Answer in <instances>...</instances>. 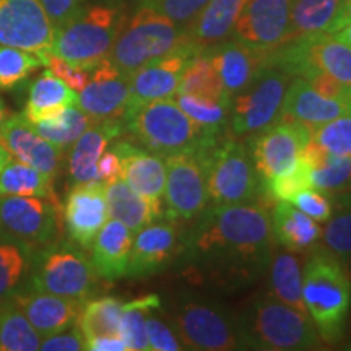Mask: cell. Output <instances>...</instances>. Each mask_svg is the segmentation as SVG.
I'll use <instances>...</instances> for the list:
<instances>
[{
  "instance_id": "cell-1",
  "label": "cell",
  "mask_w": 351,
  "mask_h": 351,
  "mask_svg": "<svg viewBox=\"0 0 351 351\" xmlns=\"http://www.w3.org/2000/svg\"><path fill=\"white\" fill-rule=\"evenodd\" d=\"M271 241L270 215L263 205H208L182 234L181 256L199 282L239 289L269 269Z\"/></svg>"
},
{
  "instance_id": "cell-2",
  "label": "cell",
  "mask_w": 351,
  "mask_h": 351,
  "mask_svg": "<svg viewBox=\"0 0 351 351\" xmlns=\"http://www.w3.org/2000/svg\"><path fill=\"white\" fill-rule=\"evenodd\" d=\"M302 300L322 341L340 343L351 307V280L343 262L324 245L311 249L306 261Z\"/></svg>"
},
{
  "instance_id": "cell-3",
  "label": "cell",
  "mask_w": 351,
  "mask_h": 351,
  "mask_svg": "<svg viewBox=\"0 0 351 351\" xmlns=\"http://www.w3.org/2000/svg\"><path fill=\"white\" fill-rule=\"evenodd\" d=\"M124 125L135 142L163 158L202 150L225 135L197 124L173 99L152 101L132 109L124 116Z\"/></svg>"
},
{
  "instance_id": "cell-4",
  "label": "cell",
  "mask_w": 351,
  "mask_h": 351,
  "mask_svg": "<svg viewBox=\"0 0 351 351\" xmlns=\"http://www.w3.org/2000/svg\"><path fill=\"white\" fill-rule=\"evenodd\" d=\"M244 350H319L322 339L309 314L269 295L258 296L238 317Z\"/></svg>"
},
{
  "instance_id": "cell-5",
  "label": "cell",
  "mask_w": 351,
  "mask_h": 351,
  "mask_svg": "<svg viewBox=\"0 0 351 351\" xmlns=\"http://www.w3.org/2000/svg\"><path fill=\"white\" fill-rule=\"evenodd\" d=\"M125 21V10L121 5H83L77 15L56 28L49 52L75 65L93 69L109 56Z\"/></svg>"
},
{
  "instance_id": "cell-6",
  "label": "cell",
  "mask_w": 351,
  "mask_h": 351,
  "mask_svg": "<svg viewBox=\"0 0 351 351\" xmlns=\"http://www.w3.org/2000/svg\"><path fill=\"white\" fill-rule=\"evenodd\" d=\"M26 287L51 295L88 301L101 278L91 258L73 241H52L34 251Z\"/></svg>"
},
{
  "instance_id": "cell-7",
  "label": "cell",
  "mask_w": 351,
  "mask_h": 351,
  "mask_svg": "<svg viewBox=\"0 0 351 351\" xmlns=\"http://www.w3.org/2000/svg\"><path fill=\"white\" fill-rule=\"evenodd\" d=\"M207 174L208 204H257L265 195L262 179L254 168L247 143L223 135L218 142L199 150Z\"/></svg>"
},
{
  "instance_id": "cell-8",
  "label": "cell",
  "mask_w": 351,
  "mask_h": 351,
  "mask_svg": "<svg viewBox=\"0 0 351 351\" xmlns=\"http://www.w3.org/2000/svg\"><path fill=\"white\" fill-rule=\"evenodd\" d=\"M184 39L186 33L182 26L142 3L134 16L125 21L108 59L122 73L130 75L142 65L169 54Z\"/></svg>"
},
{
  "instance_id": "cell-9",
  "label": "cell",
  "mask_w": 351,
  "mask_h": 351,
  "mask_svg": "<svg viewBox=\"0 0 351 351\" xmlns=\"http://www.w3.org/2000/svg\"><path fill=\"white\" fill-rule=\"evenodd\" d=\"M171 320L186 350H244L238 317L204 298L182 296Z\"/></svg>"
},
{
  "instance_id": "cell-10",
  "label": "cell",
  "mask_w": 351,
  "mask_h": 351,
  "mask_svg": "<svg viewBox=\"0 0 351 351\" xmlns=\"http://www.w3.org/2000/svg\"><path fill=\"white\" fill-rule=\"evenodd\" d=\"M291 75L276 65H270L263 73L230 101L228 130L232 138L252 137L278 119L285 93Z\"/></svg>"
},
{
  "instance_id": "cell-11",
  "label": "cell",
  "mask_w": 351,
  "mask_h": 351,
  "mask_svg": "<svg viewBox=\"0 0 351 351\" xmlns=\"http://www.w3.org/2000/svg\"><path fill=\"white\" fill-rule=\"evenodd\" d=\"M165 218L192 221L208 207L207 174L199 150L181 152L165 158Z\"/></svg>"
},
{
  "instance_id": "cell-12",
  "label": "cell",
  "mask_w": 351,
  "mask_h": 351,
  "mask_svg": "<svg viewBox=\"0 0 351 351\" xmlns=\"http://www.w3.org/2000/svg\"><path fill=\"white\" fill-rule=\"evenodd\" d=\"M0 230L41 247L56 241L60 231V210L56 197H0Z\"/></svg>"
},
{
  "instance_id": "cell-13",
  "label": "cell",
  "mask_w": 351,
  "mask_h": 351,
  "mask_svg": "<svg viewBox=\"0 0 351 351\" xmlns=\"http://www.w3.org/2000/svg\"><path fill=\"white\" fill-rule=\"evenodd\" d=\"M311 127L298 122L275 121L249 138V153L262 182H267L298 163L302 148L311 140Z\"/></svg>"
},
{
  "instance_id": "cell-14",
  "label": "cell",
  "mask_w": 351,
  "mask_h": 351,
  "mask_svg": "<svg viewBox=\"0 0 351 351\" xmlns=\"http://www.w3.org/2000/svg\"><path fill=\"white\" fill-rule=\"evenodd\" d=\"M56 28L39 0H0V46L43 54L54 43Z\"/></svg>"
},
{
  "instance_id": "cell-15",
  "label": "cell",
  "mask_w": 351,
  "mask_h": 351,
  "mask_svg": "<svg viewBox=\"0 0 351 351\" xmlns=\"http://www.w3.org/2000/svg\"><path fill=\"white\" fill-rule=\"evenodd\" d=\"M165 218V217H163ZM182 232L178 221L165 218L153 221L135 232L132 243L127 278L142 280L160 274L181 256Z\"/></svg>"
},
{
  "instance_id": "cell-16",
  "label": "cell",
  "mask_w": 351,
  "mask_h": 351,
  "mask_svg": "<svg viewBox=\"0 0 351 351\" xmlns=\"http://www.w3.org/2000/svg\"><path fill=\"white\" fill-rule=\"evenodd\" d=\"M195 54L197 52L184 39V43L169 54L158 57L134 70L129 75L130 99L125 114L145 103L173 98L187 60Z\"/></svg>"
},
{
  "instance_id": "cell-17",
  "label": "cell",
  "mask_w": 351,
  "mask_h": 351,
  "mask_svg": "<svg viewBox=\"0 0 351 351\" xmlns=\"http://www.w3.org/2000/svg\"><path fill=\"white\" fill-rule=\"evenodd\" d=\"M221 78L228 99L249 88L263 70L270 67L271 51L261 49L239 39H225L217 46L204 51Z\"/></svg>"
},
{
  "instance_id": "cell-18",
  "label": "cell",
  "mask_w": 351,
  "mask_h": 351,
  "mask_svg": "<svg viewBox=\"0 0 351 351\" xmlns=\"http://www.w3.org/2000/svg\"><path fill=\"white\" fill-rule=\"evenodd\" d=\"M62 217L70 239L90 251L96 234L109 219L106 184L101 181L73 184L65 197Z\"/></svg>"
},
{
  "instance_id": "cell-19",
  "label": "cell",
  "mask_w": 351,
  "mask_h": 351,
  "mask_svg": "<svg viewBox=\"0 0 351 351\" xmlns=\"http://www.w3.org/2000/svg\"><path fill=\"white\" fill-rule=\"evenodd\" d=\"M129 99V75L122 73L106 57L91 69L90 82L78 91L77 104L93 121H124Z\"/></svg>"
},
{
  "instance_id": "cell-20",
  "label": "cell",
  "mask_w": 351,
  "mask_h": 351,
  "mask_svg": "<svg viewBox=\"0 0 351 351\" xmlns=\"http://www.w3.org/2000/svg\"><path fill=\"white\" fill-rule=\"evenodd\" d=\"M293 0H247L236 20L232 38L265 51L285 43Z\"/></svg>"
},
{
  "instance_id": "cell-21",
  "label": "cell",
  "mask_w": 351,
  "mask_h": 351,
  "mask_svg": "<svg viewBox=\"0 0 351 351\" xmlns=\"http://www.w3.org/2000/svg\"><path fill=\"white\" fill-rule=\"evenodd\" d=\"M0 143L13 160L43 171L54 181L62 168L64 150L38 135L23 114H10L0 127Z\"/></svg>"
},
{
  "instance_id": "cell-22",
  "label": "cell",
  "mask_w": 351,
  "mask_h": 351,
  "mask_svg": "<svg viewBox=\"0 0 351 351\" xmlns=\"http://www.w3.org/2000/svg\"><path fill=\"white\" fill-rule=\"evenodd\" d=\"M122 158V179L132 191L143 197L152 208L163 218V202L166 189L165 158L137 147L129 140L114 143Z\"/></svg>"
},
{
  "instance_id": "cell-23",
  "label": "cell",
  "mask_w": 351,
  "mask_h": 351,
  "mask_svg": "<svg viewBox=\"0 0 351 351\" xmlns=\"http://www.w3.org/2000/svg\"><path fill=\"white\" fill-rule=\"evenodd\" d=\"M39 335L46 337L75 326L85 301L20 287L12 295Z\"/></svg>"
},
{
  "instance_id": "cell-24",
  "label": "cell",
  "mask_w": 351,
  "mask_h": 351,
  "mask_svg": "<svg viewBox=\"0 0 351 351\" xmlns=\"http://www.w3.org/2000/svg\"><path fill=\"white\" fill-rule=\"evenodd\" d=\"M348 114V101L326 98L302 77H293L276 121L298 122L311 129Z\"/></svg>"
},
{
  "instance_id": "cell-25",
  "label": "cell",
  "mask_w": 351,
  "mask_h": 351,
  "mask_svg": "<svg viewBox=\"0 0 351 351\" xmlns=\"http://www.w3.org/2000/svg\"><path fill=\"white\" fill-rule=\"evenodd\" d=\"M122 119L93 121L69 152V174L73 184L99 181L98 161L112 140L124 134Z\"/></svg>"
},
{
  "instance_id": "cell-26",
  "label": "cell",
  "mask_w": 351,
  "mask_h": 351,
  "mask_svg": "<svg viewBox=\"0 0 351 351\" xmlns=\"http://www.w3.org/2000/svg\"><path fill=\"white\" fill-rule=\"evenodd\" d=\"M245 2L247 0H208L199 15L184 28L189 46L200 54L232 36Z\"/></svg>"
},
{
  "instance_id": "cell-27",
  "label": "cell",
  "mask_w": 351,
  "mask_h": 351,
  "mask_svg": "<svg viewBox=\"0 0 351 351\" xmlns=\"http://www.w3.org/2000/svg\"><path fill=\"white\" fill-rule=\"evenodd\" d=\"M134 231L117 219H108L91 244V263L103 282L114 283L125 278L129 269Z\"/></svg>"
},
{
  "instance_id": "cell-28",
  "label": "cell",
  "mask_w": 351,
  "mask_h": 351,
  "mask_svg": "<svg viewBox=\"0 0 351 351\" xmlns=\"http://www.w3.org/2000/svg\"><path fill=\"white\" fill-rule=\"evenodd\" d=\"M301 156L311 166V186L326 195L351 192V156L324 150L313 138L302 148Z\"/></svg>"
},
{
  "instance_id": "cell-29",
  "label": "cell",
  "mask_w": 351,
  "mask_h": 351,
  "mask_svg": "<svg viewBox=\"0 0 351 351\" xmlns=\"http://www.w3.org/2000/svg\"><path fill=\"white\" fill-rule=\"evenodd\" d=\"M271 238L291 252H302L320 239L322 228L289 202H276L270 215Z\"/></svg>"
},
{
  "instance_id": "cell-30",
  "label": "cell",
  "mask_w": 351,
  "mask_h": 351,
  "mask_svg": "<svg viewBox=\"0 0 351 351\" xmlns=\"http://www.w3.org/2000/svg\"><path fill=\"white\" fill-rule=\"evenodd\" d=\"M78 93L56 77L51 70H44L29 85L28 101L23 109V117L29 124L47 121L60 114L65 108L75 106Z\"/></svg>"
},
{
  "instance_id": "cell-31",
  "label": "cell",
  "mask_w": 351,
  "mask_h": 351,
  "mask_svg": "<svg viewBox=\"0 0 351 351\" xmlns=\"http://www.w3.org/2000/svg\"><path fill=\"white\" fill-rule=\"evenodd\" d=\"M269 296L301 313H307L302 300V263L296 252L271 254L269 263Z\"/></svg>"
},
{
  "instance_id": "cell-32",
  "label": "cell",
  "mask_w": 351,
  "mask_h": 351,
  "mask_svg": "<svg viewBox=\"0 0 351 351\" xmlns=\"http://www.w3.org/2000/svg\"><path fill=\"white\" fill-rule=\"evenodd\" d=\"M106 202L109 218L124 223L134 234L155 219H160L152 205L132 191L124 179L106 184Z\"/></svg>"
},
{
  "instance_id": "cell-33",
  "label": "cell",
  "mask_w": 351,
  "mask_h": 351,
  "mask_svg": "<svg viewBox=\"0 0 351 351\" xmlns=\"http://www.w3.org/2000/svg\"><path fill=\"white\" fill-rule=\"evenodd\" d=\"M36 249L0 230V300L12 296L28 278Z\"/></svg>"
},
{
  "instance_id": "cell-34",
  "label": "cell",
  "mask_w": 351,
  "mask_h": 351,
  "mask_svg": "<svg viewBox=\"0 0 351 351\" xmlns=\"http://www.w3.org/2000/svg\"><path fill=\"white\" fill-rule=\"evenodd\" d=\"M340 3L341 0H293L285 43L319 33H328Z\"/></svg>"
},
{
  "instance_id": "cell-35",
  "label": "cell",
  "mask_w": 351,
  "mask_h": 351,
  "mask_svg": "<svg viewBox=\"0 0 351 351\" xmlns=\"http://www.w3.org/2000/svg\"><path fill=\"white\" fill-rule=\"evenodd\" d=\"M41 335L12 296L0 300V351H36Z\"/></svg>"
},
{
  "instance_id": "cell-36",
  "label": "cell",
  "mask_w": 351,
  "mask_h": 351,
  "mask_svg": "<svg viewBox=\"0 0 351 351\" xmlns=\"http://www.w3.org/2000/svg\"><path fill=\"white\" fill-rule=\"evenodd\" d=\"M176 95H189L202 99L230 103L221 78L204 52L192 56L187 60Z\"/></svg>"
},
{
  "instance_id": "cell-37",
  "label": "cell",
  "mask_w": 351,
  "mask_h": 351,
  "mask_svg": "<svg viewBox=\"0 0 351 351\" xmlns=\"http://www.w3.org/2000/svg\"><path fill=\"white\" fill-rule=\"evenodd\" d=\"M122 307L124 302L116 296H101L85 301L78 317V326L85 337V343L99 337L121 335Z\"/></svg>"
},
{
  "instance_id": "cell-38",
  "label": "cell",
  "mask_w": 351,
  "mask_h": 351,
  "mask_svg": "<svg viewBox=\"0 0 351 351\" xmlns=\"http://www.w3.org/2000/svg\"><path fill=\"white\" fill-rule=\"evenodd\" d=\"M5 195L56 197L49 176L13 158L0 173V197Z\"/></svg>"
},
{
  "instance_id": "cell-39",
  "label": "cell",
  "mask_w": 351,
  "mask_h": 351,
  "mask_svg": "<svg viewBox=\"0 0 351 351\" xmlns=\"http://www.w3.org/2000/svg\"><path fill=\"white\" fill-rule=\"evenodd\" d=\"M91 124H93V119L75 104V106L65 108L52 119L34 122L29 125L47 142L54 143L60 150H67Z\"/></svg>"
},
{
  "instance_id": "cell-40",
  "label": "cell",
  "mask_w": 351,
  "mask_h": 351,
  "mask_svg": "<svg viewBox=\"0 0 351 351\" xmlns=\"http://www.w3.org/2000/svg\"><path fill=\"white\" fill-rule=\"evenodd\" d=\"M156 309H161V300L158 295L142 296L138 300L124 302L121 315V337L125 340L129 351H150L147 319Z\"/></svg>"
},
{
  "instance_id": "cell-41",
  "label": "cell",
  "mask_w": 351,
  "mask_h": 351,
  "mask_svg": "<svg viewBox=\"0 0 351 351\" xmlns=\"http://www.w3.org/2000/svg\"><path fill=\"white\" fill-rule=\"evenodd\" d=\"M39 67H43V60L34 52L20 47L0 46V90H15Z\"/></svg>"
},
{
  "instance_id": "cell-42",
  "label": "cell",
  "mask_w": 351,
  "mask_h": 351,
  "mask_svg": "<svg viewBox=\"0 0 351 351\" xmlns=\"http://www.w3.org/2000/svg\"><path fill=\"white\" fill-rule=\"evenodd\" d=\"M178 106L197 124L213 132H225L230 116V103L195 98L189 95H178Z\"/></svg>"
},
{
  "instance_id": "cell-43",
  "label": "cell",
  "mask_w": 351,
  "mask_h": 351,
  "mask_svg": "<svg viewBox=\"0 0 351 351\" xmlns=\"http://www.w3.org/2000/svg\"><path fill=\"white\" fill-rule=\"evenodd\" d=\"M307 187H313L311 186V166L302 156L293 168L263 182L265 195L275 202H289L298 192Z\"/></svg>"
},
{
  "instance_id": "cell-44",
  "label": "cell",
  "mask_w": 351,
  "mask_h": 351,
  "mask_svg": "<svg viewBox=\"0 0 351 351\" xmlns=\"http://www.w3.org/2000/svg\"><path fill=\"white\" fill-rule=\"evenodd\" d=\"M324 247L335 254L341 262L351 261V208L339 207V212L332 215L324 226Z\"/></svg>"
},
{
  "instance_id": "cell-45",
  "label": "cell",
  "mask_w": 351,
  "mask_h": 351,
  "mask_svg": "<svg viewBox=\"0 0 351 351\" xmlns=\"http://www.w3.org/2000/svg\"><path fill=\"white\" fill-rule=\"evenodd\" d=\"M311 138L333 155L351 156V114L348 112L327 124L314 127Z\"/></svg>"
},
{
  "instance_id": "cell-46",
  "label": "cell",
  "mask_w": 351,
  "mask_h": 351,
  "mask_svg": "<svg viewBox=\"0 0 351 351\" xmlns=\"http://www.w3.org/2000/svg\"><path fill=\"white\" fill-rule=\"evenodd\" d=\"M39 57H41L44 67L51 70L56 77H59L72 90L80 91L90 82L91 69H85L82 65H75L69 62V60L60 59V57L54 56L52 52H43V54H39Z\"/></svg>"
},
{
  "instance_id": "cell-47",
  "label": "cell",
  "mask_w": 351,
  "mask_h": 351,
  "mask_svg": "<svg viewBox=\"0 0 351 351\" xmlns=\"http://www.w3.org/2000/svg\"><path fill=\"white\" fill-rule=\"evenodd\" d=\"M142 3L153 7L174 23L186 28L207 5L208 0H143Z\"/></svg>"
},
{
  "instance_id": "cell-48",
  "label": "cell",
  "mask_w": 351,
  "mask_h": 351,
  "mask_svg": "<svg viewBox=\"0 0 351 351\" xmlns=\"http://www.w3.org/2000/svg\"><path fill=\"white\" fill-rule=\"evenodd\" d=\"M160 311V309H156ZM156 311L148 315L147 319V337L148 345H150L152 351H179L186 350L184 348L181 339L176 333V330L163 319H160L155 314Z\"/></svg>"
},
{
  "instance_id": "cell-49",
  "label": "cell",
  "mask_w": 351,
  "mask_h": 351,
  "mask_svg": "<svg viewBox=\"0 0 351 351\" xmlns=\"http://www.w3.org/2000/svg\"><path fill=\"white\" fill-rule=\"evenodd\" d=\"M289 204L295 205L298 210H301L302 213H306L307 217L315 219V221H327L333 215L332 200L326 197V194L315 191L313 187L302 189L301 192H298L289 200Z\"/></svg>"
},
{
  "instance_id": "cell-50",
  "label": "cell",
  "mask_w": 351,
  "mask_h": 351,
  "mask_svg": "<svg viewBox=\"0 0 351 351\" xmlns=\"http://www.w3.org/2000/svg\"><path fill=\"white\" fill-rule=\"evenodd\" d=\"M85 337H83L82 328L75 326L65 328L62 332L52 333L41 339V346L39 350L43 351H80L85 350Z\"/></svg>"
},
{
  "instance_id": "cell-51",
  "label": "cell",
  "mask_w": 351,
  "mask_h": 351,
  "mask_svg": "<svg viewBox=\"0 0 351 351\" xmlns=\"http://www.w3.org/2000/svg\"><path fill=\"white\" fill-rule=\"evenodd\" d=\"M39 2L54 28H59L73 15H77L86 0H39Z\"/></svg>"
},
{
  "instance_id": "cell-52",
  "label": "cell",
  "mask_w": 351,
  "mask_h": 351,
  "mask_svg": "<svg viewBox=\"0 0 351 351\" xmlns=\"http://www.w3.org/2000/svg\"><path fill=\"white\" fill-rule=\"evenodd\" d=\"M98 179L101 182L109 184L122 179V158L116 148H106L98 161Z\"/></svg>"
},
{
  "instance_id": "cell-53",
  "label": "cell",
  "mask_w": 351,
  "mask_h": 351,
  "mask_svg": "<svg viewBox=\"0 0 351 351\" xmlns=\"http://www.w3.org/2000/svg\"><path fill=\"white\" fill-rule=\"evenodd\" d=\"M85 350L91 351H129L125 340L121 335L117 337H99L86 341Z\"/></svg>"
},
{
  "instance_id": "cell-54",
  "label": "cell",
  "mask_w": 351,
  "mask_h": 351,
  "mask_svg": "<svg viewBox=\"0 0 351 351\" xmlns=\"http://www.w3.org/2000/svg\"><path fill=\"white\" fill-rule=\"evenodd\" d=\"M350 21H351V0H341L340 8H339V12H337V16H335V20H333L328 33L332 34V33L339 32L340 28H343V26L346 23H350Z\"/></svg>"
},
{
  "instance_id": "cell-55",
  "label": "cell",
  "mask_w": 351,
  "mask_h": 351,
  "mask_svg": "<svg viewBox=\"0 0 351 351\" xmlns=\"http://www.w3.org/2000/svg\"><path fill=\"white\" fill-rule=\"evenodd\" d=\"M332 36L335 39H339V41H341V43H345L346 46L351 47V21H350V23H346L343 28H340L339 32L332 33Z\"/></svg>"
},
{
  "instance_id": "cell-56",
  "label": "cell",
  "mask_w": 351,
  "mask_h": 351,
  "mask_svg": "<svg viewBox=\"0 0 351 351\" xmlns=\"http://www.w3.org/2000/svg\"><path fill=\"white\" fill-rule=\"evenodd\" d=\"M333 202H337V207L351 208V192H346V194H340V195H333Z\"/></svg>"
},
{
  "instance_id": "cell-57",
  "label": "cell",
  "mask_w": 351,
  "mask_h": 351,
  "mask_svg": "<svg viewBox=\"0 0 351 351\" xmlns=\"http://www.w3.org/2000/svg\"><path fill=\"white\" fill-rule=\"evenodd\" d=\"M10 155H8V152L3 148V145L0 143V173H2V169L5 168V165L8 163V160H10Z\"/></svg>"
},
{
  "instance_id": "cell-58",
  "label": "cell",
  "mask_w": 351,
  "mask_h": 351,
  "mask_svg": "<svg viewBox=\"0 0 351 351\" xmlns=\"http://www.w3.org/2000/svg\"><path fill=\"white\" fill-rule=\"evenodd\" d=\"M8 116H10V111H8L7 104L3 103V99L0 98V127H2L3 122L8 119Z\"/></svg>"
},
{
  "instance_id": "cell-59",
  "label": "cell",
  "mask_w": 351,
  "mask_h": 351,
  "mask_svg": "<svg viewBox=\"0 0 351 351\" xmlns=\"http://www.w3.org/2000/svg\"><path fill=\"white\" fill-rule=\"evenodd\" d=\"M343 348H345V350H351V340L348 341V343H346V345L343 346Z\"/></svg>"
},
{
  "instance_id": "cell-60",
  "label": "cell",
  "mask_w": 351,
  "mask_h": 351,
  "mask_svg": "<svg viewBox=\"0 0 351 351\" xmlns=\"http://www.w3.org/2000/svg\"><path fill=\"white\" fill-rule=\"evenodd\" d=\"M348 112L351 114V98H350V101H348Z\"/></svg>"
},
{
  "instance_id": "cell-61",
  "label": "cell",
  "mask_w": 351,
  "mask_h": 351,
  "mask_svg": "<svg viewBox=\"0 0 351 351\" xmlns=\"http://www.w3.org/2000/svg\"><path fill=\"white\" fill-rule=\"evenodd\" d=\"M351 309V307H350ZM350 335H351V315H350Z\"/></svg>"
}]
</instances>
